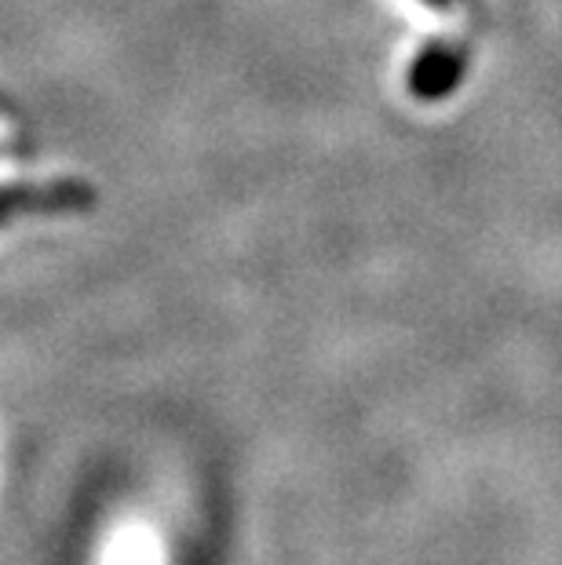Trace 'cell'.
<instances>
[{"instance_id":"cell-1","label":"cell","mask_w":562,"mask_h":565,"mask_svg":"<svg viewBox=\"0 0 562 565\" xmlns=\"http://www.w3.org/2000/svg\"><path fill=\"white\" fill-rule=\"evenodd\" d=\"M95 204V190L85 179H33V183H4L0 186V220L8 215H52V212H85Z\"/></svg>"},{"instance_id":"cell-4","label":"cell","mask_w":562,"mask_h":565,"mask_svg":"<svg viewBox=\"0 0 562 565\" xmlns=\"http://www.w3.org/2000/svg\"><path fill=\"white\" fill-rule=\"evenodd\" d=\"M432 4H438V8H464L468 0H432Z\"/></svg>"},{"instance_id":"cell-2","label":"cell","mask_w":562,"mask_h":565,"mask_svg":"<svg viewBox=\"0 0 562 565\" xmlns=\"http://www.w3.org/2000/svg\"><path fill=\"white\" fill-rule=\"evenodd\" d=\"M464 66H468V44L457 38H438L427 44V52L416 58L410 70V88L421 99H446L460 84Z\"/></svg>"},{"instance_id":"cell-3","label":"cell","mask_w":562,"mask_h":565,"mask_svg":"<svg viewBox=\"0 0 562 565\" xmlns=\"http://www.w3.org/2000/svg\"><path fill=\"white\" fill-rule=\"evenodd\" d=\"M11 142H15V128H11V121L0 117V147H11Z\"/></svg>"}]
</instances>
